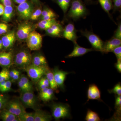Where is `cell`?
<instances>
[{
  "mask_svg": "<svg viewBox=\"0 0 121 121\" xmlns=\"http://www.w3.org/2000/svg\"><path fill=\"white\" fill-rule=\"evenodd\" d=\"M33 26L28 22L20 25L16 33V36L20 40H26L30 33L33 31Z\"/></svg>",
  "mask_w": 121,
  "mask_h": 121,
  "instance_id": "10",
  "label": "cell"
},
{
  "mask_svg": "<svg viewBox=\"0 0 121 121\" xmlns=\"http://www.w3.org/2000/svg\"><path fill=\"white\" fill-rule=\"evenodd\" d=\"M112 52H113L115 55L117 60H121V45L115 48L112 50Z\"/></svg>",
  "mask_w": 121,
  "mask_h": 121,
  "instance_id": "38",
  "label": "cell"
},
{
  "mask_svg": "<svg viewBox=\"0 0 121 121\" xmlns=\"http://www.w3.org/2000/svg\"><path fill=\"white\" fill-rule=\"evenodd\" d=\"M18 117L20 121H35V112L28 113L25 111Z\"/></svg>",
  "mask_w": 121,
  "mask_h": 121,
  "instance_id": "29",
  "label": "cell"
},
{
  "mask_svg": "<svg viewBox=\"0 0 121 121\" xmlns=\"http://www.w3.org/2000/svg\"><path fill=\"white\" fill-rule=\"evenodd\" d=\"M13 58L12 52H0V66L9 69L13 64Z\"/></svg>",
  "mask_w": 121,
  "mask_h": 121,
  "instance_id": "13",
  "label": "cell"
},
{
  "mask_svg": "<svg viewBox=\"0 0 121 121\" xmlns=\"http://www.w3.org/2000/svg\"><path fill=\"white\" fill-rule=\"evenodd\" d=\"M115 67L119 73L121 72V60H117L115 64Z\"/></svg>",
  "mask_w": 121,
  "mask_h": 121,
  "instance_id": "45",
  "label": "cell"
},
{
  "mask_svg": "<svg viewBox=\"0 0 121 121\" xmlns=\"http://www.w3.org/2000/svg\"><path fill=\"white\" fill-rule=\"evenodd\" d=\"M5 109L17 117L25 112V108L20 100L14 99L8 101Z\"/></svg>",
  "mask_w": 121,
  "mask_h": 121,
  "instance_id": "9",
  "label": "cell"
},
{
  "mask_svg": "<svg viewBox=\"0 0 121 121\" xmlns=\"http://www.w3.org/2000/svg\"><path fill=\"white\" fill-rule=\"evenodd\" d=\"M101 5L102 8L106 13L111 17L110 11L112 9L113 4L112 0H97Z\"/></svg>",
  "mask_w": 121,
  "mask_h": 121,
  "instance_id": "25",
  "label": "cell"
},
{
  "mask_svg": "<svg viewBox=\"0 0 121 121\" xmlns=\"http://www.w3.org/2000/svg\"><path fill=\"white\" fill-rule=\"evenodd\" d=\"M93 0H84L85 2L87 4H90L91 2H92Z\"/></svg>",
  "mask_w": 121,
  "mask_h": 121,
  "instance_id": "50",
  "label": "cell"
},
{
  "mask_svg": "<svg viewBox=\"0 0 121 121\" xmlns=\"http://www.w3.org/2000/svg\"><path fill=\"white\" fill-rule=\"evenodd\" d=\"M74 48L73 51L66 56L67 58L82 56L89 52L95 51L93 48H87L79 46L77 42L74 43Z\"/></svg>",
  "mask_w": 121,
  "mask_h": 121,
  "instance_id": "15",
  "label": "cell"
},
{
  "mask_svg": "<svg viewBox=\"0 0 121 121\" xmlns=\"http://www.w3.org/2000/svg\"><path fill=\"white\" fill-rule=\"evenodd\" d=\"M109 92L110 93H114L117 95H121V83L119 82L115 85L114 88L109 90Z\"/></svg>",
  "mask_w": 121,
  "mask_h": 121,
  "instance_id": "36",
  "label": "cell"
},
{
  "mask_svg": "<svg viewBox=\"0 0 121 121\" xmlns=\"http://www.w3.org/2000/svg\"><path fill=\"white\" fill-rule=\"evenodd\" d=\"M54 91L50 87L41 90L39 94V98L43 101H49L54 99L55 96Z\"/></svg>",
  "mask_w": 121,
  "mask_h": 121,
  "instance_id": "19",
  "label": "cell"
},
{
  "mask_svg": "<svg viewBox=\"0 0 121 121\" xmlns=\"http://www.w3.org/2000/svg\"><path fill=\"white\" fill-rule=\"evenodd\" d=\"M116 96L115 99V106L117 109H118L119 110H121V96L117 95Z\"/></svg>",
  "mask_w": 121,
  "mask_h": 121,
  "instance_id": "42",
  "label": "cell"
},
{
  "mask_svg": "<svg viewBox=\"0 0 121 121\" xmlns=\"http://www.w3.org/2000/svg\"><path fill=\"white\" fill-rule=\"evenodd\" d=\"M62 9L64 13L66 15L68 9L70 7L72 0H53Z\"/></svg>",
  "mask_w": 121,
  "mask_h": 121,
  "instance_id": "27",
  "label": "cell"
},
{
  "mask_svg": "<svg viewBox=\"0 0 121 121\" xmlns=\"http://www.w3.org/2000/svg\"><path fill=\"white\" fill-rule=\"evenodd\" d=\"M21 76V75L20 72L18 70L13 76V78L10 80L12 81V82H15L16 81H18L20 78Z\"/></svg>",
  "mask_w": 121,
  "mask_h": 121,
  "instance_id": "44",
  "label": "cell"
},
{
  "mask_svg": "<svg viewBox=\"0 0 121 121\" xmlns=\"http://www.w3.org/2000/svg\"><path fill=\"white\" fill-rule=\"evenodd\" d=\"M13 6L4 7V13L2 15L1 20L6 23L9 22L13 16Z\"/></svg>",
  "mask_w": 121,
  "mask_h": 121,
  "instance_id": "24",
  "label": "cell"
},
{
  "mask_svg": "<svg viewBox=\"0 0 121 121\" xmlns=\"http://www.w3.org/2000/svg\"><path fill=\"white\" fill-rule=\"evenodd\" d=\"M16 33L12 30L5 34L1 38L3 48L5 49H9L12 47L15 41Z\"/></svg>",
  "mask_w": 121,
  "mask_h": 121,
  "instance_id": "14",
  "label": "cell"
},
{
  "mask_svg": "<svg viewBox=\"0 0 121 121\" xmlns=\"http://www.w3.org/2000/svg\"><path fill=\"white\" fill-rule=\"evenodd\" d=\"M113 37L121 39V22L118 24L117 28L115 32Z\"/></svg>",
  "mask_w": 121,
  "mask_h": 121,
  "instance_id": "39",
  "label": "cell"
},
{
  "mask_svg": "<svg viewBox=\"0 0 121 121\" xmlns=\"http://www.w3.org/2000/svg\"><path fill=\"white\" fill-rule=\"evenodd\" d=\"M62 35L65 39L70 40L73 43H76L78 38L77 35V31L73 23H69L63 29Z\"/></svg>",
  "mask_w": 121,
  "mask_h": 121,
  "instance_id": "11",
  "label": "cell"
},
{
  "mask_svg": "<svg viewBox=\"0 0 121 121\" xmlns=\"http://www.w3.org/2000/svg\"><path fill=\"white\" fill-rule=\"evenodd\" d=\"M28 47L31 51L39 50L42 46V35L35 31H33L26 40Z\"/></svg>",
  "mask_w": 121,
  "mask_h": 121,
  "instance_id": "7",
  "label": "cell"
},
{
  "mask_svg": "<svg viewBox=\"0 0 121 121\" xmlns=\"http://www.w3.org/2000/svg\"><path fill=\"white\" fill-rule=\"evenodd\" d=\"M19 80L26 87L29 91H32L33 87L32 84L26 76L24 75H22L21 76Z\"/></svg>",
  "mask_w": 121,
  "mask_h": 121,
  "instance_id": "32",
  "label": "cell"
},
{
  "mask_svg": "<svg viewBox=\"0 0 121 121\" xmlns=\"http://www.w3.org/2000/svg\"><path fill=\"white\" fill-rule=\"evenodd\" d=\"M8 26L7 24L3 23H0V35L5 34L7 32Z\"/></svg>",
  "mask_w": 121,
  "mask_h": 121,
  "instance_id": "40",
  "label": "cell"
},
{
  "mask_svg": "<svg viewBox=\"0 0 121 121\" xmlns=\"http://www.w3.org/2000/svg\"><path fill=\"white\" fill-rule=\"evenodd\" d=\"M56 19L48 20H41L37 23V27L42 30H46L51 27L52 25L56 23Z\"/></svg>",
  "mask_w": 121,
  "mask_h": 121,
  "instance_id": "26",
  "label": "cell"
},
{
  "mask_svg": "<svg viewBox=\"0 0 121 121\" xmlns=\"http://www.w3.org/2000/svg\"><path fill=\"white\" fill-rule=\"evenodd\" d=\"M101 92L98 86L95 84H91L87 91V98L90 99H96L101 101Z\"/></svg>",
  "mask_w": 121,
  "mask_h": 121,
  "instance_id": "17",
  "label": "cell"
},
{
  "mask_svg": "<svg viewBox=\"0 0 121 121\" xmlns=\"http://www.w3.org/2000/svg\"><path fill=\"white\" fill-rule=\"evenodd\" d=\"M0 118L4 121H20L19 117L10 112L5 108L1 110Z\"/></svg>",
  "mask_w": 121,
  "mask_h": 121,
  "instance_id": "22",
  "label": "cell"
},
{
  "mask_svg": "<svg viewBox=\"0 0 121 121\" xmlns=\"http://www.w3.org/2000/svg\"><path fill=\"white\" fill-rule=\"evenodd\" d=\"M32 57L31 53L28 50L20 51L13 58V64L19 69L25 70L31 64Z\"/></svg>",
  "mask_w": 121,
  "mask_h": 121,
  "instance_id": "2",
  "label": "cell"
},
{
  "mask_svg": "<svg viewBox=\"0 0 121 121\" xmlns=\"http://www.w3.org/2000/svg\"><path fill=\"white\" fill-rule=\"evenodd\" d=\"M38 86L40 91L47 87H50V84L46 76H42L38 81Z\"/></svg>",
  "mask_w": 121,
  "mask_h": 121,
  "instance_id": "31",
  "label": "cell"
},
{
  "mask_svg": "<svg viewBox=\"0 0 121 121\" xmlns=\"http://www.w3.org/2000/svg\"><path fill=\"white\" fill-rule=\"evenodd\" d=\"M63 28L62 25L58 22L52 25L51 27L45 30L46 33L50 36L55 37H59L62 33Z\"/></svg>",
  "mask_w": 121,
  "mask_h": 121,
  "instance_id": "18",
  "label": "cell"
},
{
  "mask_svg": "<svg viewBox=\"0 0 121 121\" xmlns=\"http://www.w3.org/2000/svg\"><path fill=\"white\" fill-rule=\"evenodd\" d=\"M114 11H117L121 9V0H113Z\"/></svg>",
  "mask_w": 121,
  "mask_h": 121,
  "instance_id": "41",
  "label": "cell"
},
{
  "mask_svg": "<svg viewBox=\"0 0 121 121\" xmlns=\"http://www.w3.org/2000/svg\"><path fill=\"white\" fill-rule=\"evenodd\" d=\"M45 75L49 82L50 87L54 91H57L58 87L56 82L52 71L49 69L45 74Z\"/></svg>",
  "mask_w": 121,
  "mask_h": 121,
  "instance_id": "28",
  "label": "cell"
},
{
  "mask_svg": "<svg viewBox=\"0 0 121 121\" xmlns=\"http://www.w3.org/2000/svg\"><path fill=\"white\" fill-rule=\"evenodd\" d=\"M121 39L113 37L109 40L104 43L103 47V53H108L112 52L115 48L121 45Z\"/></svg>",
  "mask_w": 121,
  "mask_h": 121,
  "instance_id": "16",
  "label": "cell"
},
{
  "mask_svg": "<svg viewBox=\"0 0 121 121\" xmlns=\"http://www.w3.org/2000/svg\"><path fill=\"white\" fill-rule=\"evenodd\" d=\"M31 64L38 66H47L48 64L45 57L40 54H37L32 57Z\"/></svg>",
  "mask_w": 121,
  "mask_h": 121,
  "instance_id": "21",
  "label": "cell"
},
{
  "mask_svg": "<svg viewBox=\"0 0 121 121\" xmlns=\"http://www.w3.org/2000/svg\"><path fill=\"white\" fill-rule=\"evenodd\" d=\"M4 7L3 4H0V16H2L4 11Z\"/></svg>",
  "mask_w": 121,
  "mask_h": 121,
  "instance_id": "48",
  "label": "cell"
},
{
  "mask_svg": "<svg viewBox=\"0 0 121 121\" xmlns=\"http://www.w3.org/2000/svg\"><path fill=\"white\" fill-rule=\"evenodd\" d=\"M12 86V82L10 79L6 80L4 85L0 89V91L4 93L11 91Z\"/></svg>",
  "mask_w": 121,
  "mask_h": 121,
  "instance_id": "34",
  "label": "cell"
},
{
  "mask_svg": "<svg viewBox=\"0 0 121 121\" xmlns=\"http://www.w3.org/2000/svg\"><path fill=\"white\" fill-rule=\"evenodd\" d=\"M57 15L51 9L45 7L42 11L41 16L40 17V20H48L56 19Z\"/></svg>",
  "mask_w": 121,
  "mask_h": 121,
  "instance_id": "23",
  "label": "cell"
},
{
  "mask_svg": "<svg viewBox=\"0 0 121 121\" xmlns=\"http://www.w3.org/2000/svg\"><path fill=\"white\" fill-rule=\"evenodd\" d=\"M32 2H35V3H37L39 2V0H31Z\"/></svg>",
  "mask_w": 121,
  "mask_h": 121,
  "instance_id": "51",
  "label": "cell"
},
{
  "mask_svg": "<svg viewBox=\"0 0 121 121\" xmlns=\"http://www.w3.org/2000/svg\"><path fill=\"white\" fill-rule=\"evenodd\" d=\"M3 48V44H2V40L1 39H0V50H2Z\"/></svg>",
  "mask_w": 121,
  "mask_h": 121,
  "instance_id": "49",
  "label": "cell"
},
{
  "mask_svg": "<svg viewBox=\"0 0 121 121\" xmlns=\"http://www.w3.org/2000/svg\"><path fill=\"white\" fill-rule=\"evenodd\" d=\"M82 35L86 37L90 43L92 45L93 49L95 51L103 52L104 42L98 36L95 35L92 31H80Z\"/></svg>",
  "mask_w": 121,
  "mask_h": 121,
  "instance_id": "5",
  "label": "cell"
},
{
  "mask_svg": "<svg viewBox=\"0 0 121 121\" xmlns=\"http://www.w3.org/2000/svg\"><path fill=\"white\" fill-rule=\"evenodd\" d=\"M86 120L87 121H101V119L98 114L89 110L87 113Z\"/></svg>",
  "mask_w": 121,
  "mask_h": 121,
  "instance_id": "30",
  "label": "cell"
},
{
  "mask_svg": "<svg viewBox=\"0 0 121 121\" xmlns=\"http://www.w3.org/2000/svg\"><path fill=\"white\" fill-rule=\"evenodd\" d=\"M20 100L25 108H30L35 110L37 109L38 101L32 91L22 92Z\"/></svg>",
  "mask_w": 121,
  "mask_h": 121,
  "instance_id": "6",
  "label": "cell"
},
{
  "mask_svg": "<svg viewBox=\"0 0 121 121\" xmlns=\"http://www.w3.org/2000/svg\"><path fill=\"white\" fill-rule=\"evenodd\" d=\"M9 79V70L8 68H3L0 72V82Z\"/></svg>",
  "mask_w": 121,
  "mask_h": 121,
  "instance_id": "33",
  "label": "cell"
},
{
  "mask_svg": "<svg viewBox=\"0 0 121 121\" xmlns=\"http://www.w3.org/2000/svg\"><path fill=\"white\" fill-rule=\"evenodd\" d=\"M54 78L58 88L64 89V81L67 74L69 73L67 72L60 70L57 67L55 68L52 71Z\"/></svg>",
  "mask_w": 121,
  "mask_h": 121,
  "instance_id": "12",
  "label": "cell"
},
{
  "mask_svg": "<svg viewBox=\"0 0 121 121\" xmlns=\"http://www.w3.org/2000/svg\"><path fill=\"white\" fill-rule=\"evenodd\" d=\"M52 117L56 121L69 118L70 117L69 105L63 103H54L51 106Z\"/></svg>",
  "mask_w": 121,
  "mask_h": 121,
  "instance_id": "3",
  "label": "cell"
},
{
  "mask_svg": "<svg viewBox=\"0 0 121 121\" xmlns=\"http://www.w3.org/2000/svg\"><path fill=\"white\" fill-rule=\"evenodd\" d=\"M17 9L20 18L24 20L27 21L30 19L34 10V6L33 2L27 0L18 5Z\"/></svg>",
  "mask_w": 121,
  "mask_h": 121,
  "instance_id": "8",
  "label": "cell"
},
{
  "mask_svg": "<svg viewBox=\"0 0 121 121\" xmlns=\"http://www.w3.org/2000/svg\"><path fill=\"white\" fill-rule=\"evenodd\" d=\"M4 7L13 6V1L12 0H0Z\"/></svg>",
  "mask_w": 121,
  "mask_h": 121,
  "instance_id": "43",
  "label": "cell"
},
{
  "mask_svg": "<svg viewBox=\"0 0 121 121\" xmlns=\"http://www.w3.org/2000/svg\"><path fill=\"white\" fill-rule=\"evenodd\" d=\"M17 71H18L17 70L15 69H13L9 71V76L10 80H11L13 78L15 74L17 72Z\"/></svg>",
  "mask_w": 121,
  "mask_h": 121,
  "instance_id": "46",
  "label": "cell"
},
{
  "mask_svg": "<svg viewBox=\"0 0 121 121\" xmlns=\"http://www.w3.org/2000/svg\"><path fill=\"white\" fill-rule=\"evenodd\" d=\"M35 121H49L52 119V117L48 113L37 109L35 110Z\"/></svg>",
  "mask_w": 121,
  "mask_h": 121,
  "instance_id": "20",
  "label": "cell"
},
{
  "mask_svg": "<svg viewBox=\"0 0 121 121\" xmlns=\"http://www.w3.org/2000/svg\"><path fill=\"white\" fill-rule=\"evenodd\" d=\"M88 13L82 0H72L67 17L68 19L76 21L81 18H85Z\"/></svg>",
  "mask_w": 121,
  "mask_h": 121,
  "instance_id": "1",
  "label": "cell"
},
{
  "mask_svg": "<svg viewBox=\"0 0 121 121\" xmlns=\"http://www.w3.org/2000/svg\"><path fill=\"white\" fill-rule=\"evenodd\" d=\"M42 11V9L40 8H38L35 11L34 10L31 15L30 19L33 21L38 19V18L41 16Z\"/></svg>",
  "mask_w": 121,
  "mask_h": 121,
  "instance_id": "35",
  "label": "cell"
},
{
  "mask_svg": "<svg viewBox=\"0 0 121 121\" xmlns=\"http://www.w3.org/2000/svg\"><path fill=\"white\" fill-rule=\"evenodd\" d=\"M48 66H38L31 64L24 71L27 72L28 75L33 82H37L49 70Z\"/></svg>",
  "mask_w": 121,
  "mask_h": 121,
  "instance_id": "4",
  "label": "cell"
},
{
  "mask_svg": "<svg viewBox=\"0 0 121 121\" xmlns=\"http://www.w3.org/2000/svg\"><path fill=\"white\" fill-rule=\"evenodd\" d=\"M27 0H12L13 2H15V4H22L23 2L27 1Z\"/></svg>",
  "mask_w": 121,
  "mask_h": 121,
  "instance_id": "47",
  "label": "cell"
},
{
  "mask_svg": "<svg viewBox=\"0 0 121 121\" xmlns=\"http://www.w3.org/2000/svg\"><path fill=\"white\" fill-rule=\"evenodd\" d=\"M8 101L7 97L0 94V110L4 109Z\"/></svg>",
  "mask_w": 121,
  "mask_h": 121,
  "instance_id": "37",
  "label": "cell"
}]
</instances>
